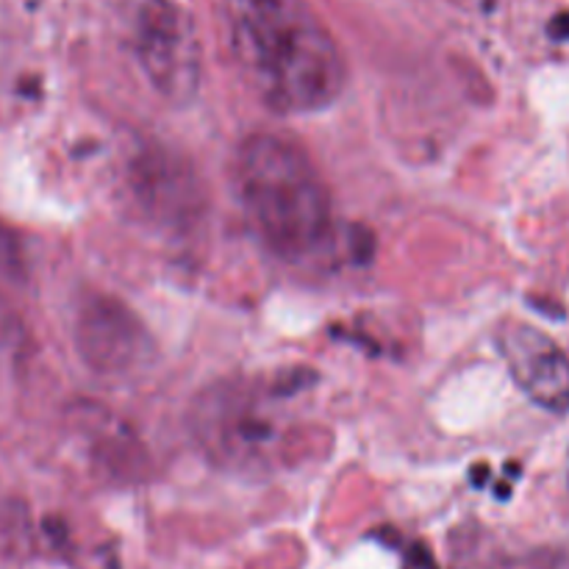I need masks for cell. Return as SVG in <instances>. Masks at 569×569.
Segmentation results:
<instances>
[{
    "label": "cell",
    "instance_id": "6da1fadb",
    "mask_svg": "<svg viewBox=\"0 0 569 569\" xmlns=\"http://www.w3.org/2000/svg\"><path fill=\"white\" fill-rule=\"evenodd\" d=\"M233 59L276 114L322 111L348 87L342 48L306 0H222Z\"/></svg>",
    "mask_w": 569,
    "mask_h": 569
},
{
    "label": "cell",
    "instance_id": "7a4b0ae2",
    "mask_svg": "<svg viewBox=\"0 0 569 569\" xmlns=\"http://www.w3.org/2000/svg\"><path fill=\"white\" fill-rule=\"evenodd\" d=\"M233 187L248 226L281 261L309 264L333 248L331 189L298 142L270 131L244 137Z\"/></svg>",
    "mask_w": 569,
    "mask_h": 569
},
{
    "label": "cell",
    "instance_id": "3957f363",
    "mask_svg": "<svg viewBox=\"0 0 569 569\" xmlns=\"http://www.w3.org/2000/svg\"><path fill=\"white\" fill-rule=\"evenodd\" d=\"M281 392L248 383H217L194 403L192 428L206 453L231 470H270L287 459V422L278 415Z\"/></svg>",
    "mask_w": 569,
    "mask_h": 569
},
{
    "label": "cell",
    "instance_id": "277c9868",
    "mask_svg": "<svg viewBox=\"0 0 569 569\" xmlns=\"http://www.w3.org/2000/svg\"><path fill=\"white\" fill-rule=\"evenodd\" d=\"M122 20L150 87L176 106L192 103L203 64L187 11L172 0H122Z\"/></svg>",
    "mask_w": 569,
    "mask_h": 569
},
{
    "label": "cell",
    "instance_id": "5b68a950",
    "mask_svg": "<svg viewBox=\"0 0 569 569\" xmlns=\"http://www.w3.org/2000/svg\"><path fill=\"white\" fill-rule=\"evenodd\" d=\"M76 348L98 376H131L144 370L156 353L137 311L111 295H89L76 315Z\"/></svg>",
    "mask_w": 569,
    "mask_h": 569
},
{
    "label": "cell",
    "instance_id": "8992f818",
    "mask_svg": "<svg viewBox=\"0 0 569 569\" xmlns=\"http://www.w3.org/2000/svg\"><path fill=\"white\" fill-rule=\"evenodd\" d=\"M500 356L517 387L553 415L569 411V356L539 328L503 320L495 331Z\"/></svg>",
    "mask_w": 569,
    "mask_h": 569
},
{
    "label": "cell",
    "instance_id": "52a82bcc",
    "mask_svg": "<svg viewBox=\"0 0 569 569\" xmlns=\"http://www.w3.org/2000/svg\"><path fill=\"white\" fill-rule=\"evenodd\" d=\"M139 200L148 206L153 214L183 217L194 214V194L189 187V176L172 170V164H159L156 156L144 161L137 176Z\"/></svg>",
    "mask_w": 569,
    "mask_h": 569
},
{
    "label": "cell",
    "instance_id": "ba28073f",
    "mask_svg": "<svg viewBox=\"0 0 569 569\" xmlns=\"http://www.w3.org/2000/svg\"><path fill=\"white\" fill-rule=\"evenodd\" d=\"M0 276L11 281H26V259L14 233L0 222Z\"/></svg>",
    "mask_w": 569,
    "mask_h": 569
},
{
    "label": "cell",
    "instance_id": "9c48e42d",
    "mask_svg": "<svg viewBox=\"0 0 569 569\" xmlns=\"http://www.w3.org/2000/svg\"><path fill=\"white\" fill-rule=\"evenodd\" d=\"M550 37L559 39V42H567L569 39V11H565V14H559L553 22H550Z\"/></svg>",
    "mask_w": 569,
    "mask_h": 569
},
{
    "label": "cell",
    "instance_id": "30bf717a",
    "mask_svg": "<svg viewBox=\"0 0 569 569\" xmlns=\"http://www.w3.org/2000/svg\"><path fill=\"white\" fill-rule=\"evenodd\" d=\"M406 569H437V567H433L431 556H428L426 550H415V553L409 556V561H406Z\"/></svg>",
    "mask_w": 569,
    "mask_h": 569
}]
</instances>
